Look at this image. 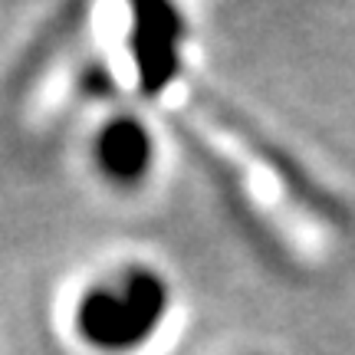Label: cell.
<instances>
[{"mask_svg":"<svg viewBox=\"0 0 355 355\" xmlns=\"http://www.w3.org/2000/svg\"><path fill=\"white\" fill-rule=\"evenodd\" d=\"M178 279L145 254L89 270L66 303L69 339L86 355H145L178 313Z\"/></svg>","mask_w":355,"mask_h":355,"instance_id":"6da1fadb","label":"cell"},{"mask_svg":"<svg viewBox=\"0 0 355 355\" xmlns=\"http://www.w3.org/2000/svg\"><path fill=\"white\" fill-rule=\"evenodd\" d=\"M83 168L102 194L139 201L165 171V132L139 102H102L83 135Z\"/></svg>","mask_w":355,"mask_h":355,"instance_id":"7a4b0ae2","label":"cell"}]
</instances>
